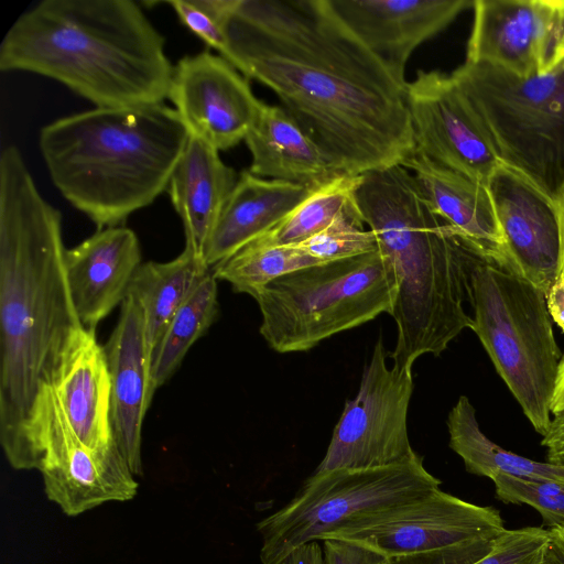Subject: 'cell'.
Segmentation results:
<instances>
[{
    "mask_svg": "<svg viewBox=\"0 0 564 564\" xmlns=\"http://www.w3.org/2000/svg\"><path fill=\"white\" fill-rule=\"evenodd\" d=\"M356 202L318 234L296 245L321 262L350 258L378 249L370 229H365Z\"/></svg>",
    "mask_w": 564,
    "mask_h": 564,
    "instance_id": "31",
    "label": "cell"
},
{
    "mask_svg": "<svg viewBox=\"0 0 564 564\" xmlns=\"http://www.w3.org/2000/svg\"><path fill=\"white\" fill-rule=\"evenodd\" d=\"M42 474L48 500L69 517L110 501H129L139 482L117 444L94 451L74 433L51 386L44 387L29 432L26 470Z\"/></svg>",
    "mask_w": 564,
    "mask_h": 564,
    "instance_id": "10",
    "label": "cell"
},
{
    "mask_svg": "<svg viewBox=\"0 0 564 564\" xmlns=\"http://www.w3.org/2000/svg\"><path fill=\"white\" fill-rule=\"evenodd\" d=\"M397 294L393 269L377 249L284 274L252 297L261 313V336L270 348L286 354L307 351L391 314Z\"/></svg>",
    "mask_w": 564,
    "mask_h": 564,
    "instance_id": "7",
    "label": "cell"
},
{
    "mask_svg": "<svg viewBox=\"0 0 564 564\" xmlns=\"http://www.w3.org/2000/svg\"><path fill=\"white\" fill-rule=\"evenodd\" d=\"M281 564H326V562L318 541H312L292 550Z\"/></svg>",
    "mask_w": 564,
    "mask_h": 564,
    "instance_id": "36",
    "label": "cell"
},
{
    "mask_svg": "<svg viewBox=\"0 0 564 564\" xmlns=\"http://www.w3.org/2000/svg\"><path fill=\"white\" fill-rule=\"evenodd\" d=\"M487 187L503 240L507 270L546 296L561 267V221L556 202L503 164L492 173Z\"/></svg>",
    "mask_w": 564,
    "mask_h": 564,
    "instance_id": "16",
    "label": "cell"
},
{
    "mask_svg": "<svg viewBox=\"0 0 564 564\" xmlns=\"http://www.w3.org/2000/svg\"><path fill=\"white\" fill-rule=\"evenodd\" d=\"M541 564H564V528L549 529V540Z\"/></svg>",
    "mask_w": 564,
    "mask_h": 564,
    "instance_id": "38",
    "label": "cell"
},
{
    "mask_svg": "<svg viewBox=\"0 0 564 564\" xmlns=\"http://www.w3.org/2000/svg\"><path fill=\"white\" fill-rule=\"evenodd\" d=\"M452 75L500 162L556 202L564 187V64L544 76L519 77L465 61Z\"/></svg>",
    "mask_w": 564,
    "mask_h": 564,
    "instance_id": "8",
    "label": "cell"
},
{
    "mask_svg": "<svg viewBox=\"0 0 564 564\" xmlns=\"http://www.w3.org/2000/svg\"><path fill=\"white\" fill-rule=\"evenodd\" d=\"M546 303L552 319L564 332V275H557L546 294Z\"/></svg>",
    "mask_w": 564,
    "mask_h": 564,
    "instance_id": "37",
    "label": "cell"
},
{
    "mask_svg": "<svg viewBox=\"0 0 564 564\" xmlns=\"http://www.w3.org/2000/svg\"><path fill=\"white\" fill-rule=\"evenodd\" d=\"M245 142L251 153L249 172L317 188L340 174L323 150L279 106L261 101Z\"/></svg>",
    "mask_w": 564,
    "mask_h": 564,
    "instance_id": "24",
    "label": "cell"
},
{
    "mask_svg": "<svg viewBox=\"0 0 564 564\" xmlns=\"http://www.w3.org/2000/svg\"><path fill=\"white\" fill-rule=\"evenodd\" d=\"M423 457L378 468L312 474L284 507L257 523L262 564H281L288 554L322 541L359 516L394 506L440 488Z\"/></svg>",
    "mask_w": 564,
    "mask_h": 564,
    "instance_id": "9",
    "label": "cell"
},
{
    "mask_svg": "<svg viewBox=\"0 0 564 564\" xmlns=\"http://www.w3.org/2000/svg\"><path fill=\"white\" fill-rule=\"evenodd\" d=\"M547 540L543 527L506 529L494 540L389 558V564H541Z\"/></svg>",
    "mask_w": 564,
    "mask_h": 564,
    "instance_id": "27",
    "label": "cell"
},
{
    "mask_svg": "<svg viewBox=\"0 0 564 564\" xmlns=\"http://www.w3.org/2000/svg\"><path fill=\"white\" fill-rule=\"evenodd\" d=\"M104 350L111 381L113 438L133 475L141 476L142 424L155 390L144 314L130 294L121 304L118 323Z\"/></svg>",
    "mask_w": 564,
    "mask_h": 564,
    "instance_id": "18",
    "label": "cell"
},
{
    "mask_svg": "<svg viewBox=\"0 0 564 564\" xmlns=\"http://www.w3.org/2000/svg\"><path fill=\"white\" fill-rule=\"evenodd\" d=\"M51 387L76 436L94 451L116 444L111 427V381L95 329L82 326L70 337Z\"/></svg>",
    "mask_w": 564,
    "mask_h": 564,
    "instance_id": "20",
    "label": "cell"
},
{
    "mask_svg": "<svg viewBox=\"0 0 564 564\" xmlns=\"http://www.w3.org/2000/svg\"><path fill=\"white\" fill-rule=\"evenodd\" d=\"M189 133L162 104L95 108L41 129L51 180L99 229L121 224L167 189Z\"/></svg>",
    "mask_w": 564,
    "mask_h": 564,
    "instance_id": "5",
    "label": "cell"
},
{
    "mask_svg": "<svg viewBox=\"0 0 564 564\" xmlns=\"http://www.w3.org/2000/svg\"><path fill=\"white\" fill-rule=\"evenodd\" d=\"M354 196L398 282L390 314L397 324L393 367L412 368L425 354L440 356L470 328L464 307L470 248L400 164L361 174Z\"/></svg>",
    "mask_w": 564,
    "mask_h": 564,
    "instance_id": "4",
    "label": "cell"
},
{
    "mask_svg": "<svg viewBox=\"0 0 564 564\" xmlns=\"http://www.w3.org/2000/svg\"><path fill=\"white\" fill-rule=\"evenodd\" d=\"M317 263L322 262L296 245H274L258 237L212 271L217 280L229 282L235 292L253 296L275 279Z\"/></svg>",
    "mask_w": 564,
    "mask_h": 564,
    "instance_id": "29",
    "label": "cell"
},
{
    "mask_svg": "<svg viewBox=\"0 0 564 564\" xmlns=\"http://www.w3.org/2000/svg\"><path fill=\"white\" fill-rule=\"evenodd\" d=\"M506 530L500 511L440 488L366 513L326 534L367 546L388 558L426 553L467 542L494 540Z\"/></svg>",
    "mask_w": 564,
    "mask_h": 564,
    "instance_id": "12",
    "label": "cell"
},
{
    "mask_svg": "<svg viewBox=\"0 0 564 564\" xmlns=\"http://www.w3.org/2000/svg\"><path fill=\"white\" fill-rule=\"evenodd\" d=\"M62 216L39 192L15 145L0 154V443L26 470L42 390L83 325L65 270Z\"/></svg>",
    "mask_w": 564,
    "mask_h": 564,
    "instance_id": "2",
    "label": "cell"
},
{
    "mask_svg": "<svg viewBox=\"0 0 564 564\" xmlns=\"http://www.w3.org/2000/svg\"><path fill=\"white\" fill-rule=\"evenodd\" d=\"M470 251V329L525 417L543 436L552 422L551 404L562 358L546 296L527 280Z\"/></svg>",
    "mask_w": 564,
    "mask_h": 564,
    "instance_id": "6",
    "label": "cell"
},
{
    "mask_svg": "<svg viewBox=\"0 0 564 564\" xmlns=\"http://www.w3.org/2000/svg\"><path fill=\"white\" fill-rule=\"evenodd\" d=\"M449 447L463 459L468 473L492 479L498 474L564 481V466L538 462L507 451L482 433L476 410L460 395L447 415Z\"/></svg>",
    "mask_w": 564,
    "mask_h": 564,
    "instance_id": "26",
    "label": "cell"
},
{
    "mask_svg": "<svg viewBox=\"0 0 564 564\" xmlns=\"http://www.w3.org/2000/svg\"><path fill=\"white\" fill-rule=\"evenodd\" d=\"M167 98L188 133L218 151L245 141L261 104L248 78L209 52L184 56L173 66Z\"/></svg>",
    "mask_w": 564,
    "mask_h": 564,
    "instance_id": "15",
    "label": "cell"
},
{
    "mask_svg": "<svg viewBox=\"0 0 564 564\" xmlns=\"http://www.w3.org/2000/svg\"><path fill=\"white\" fill-rule=\"evenodd\" d=\"M497 499L505 503L528 505L542 517L549 529L564 528V481L540 480L498 474L492 479Z\"/></svg>",
    "mask_w": 564,
    "mask_h": 564,
    "instance_id": "32",
    "label": "cell"
},
{
    "mask_svg": "<svg viewBox=\"0 0 564 564\" xmlns=\"http://www.w3.org/2000/svg\"><path fill=\"white\" fill-rule=\"evenodd\" d=\"M558 213H560V221H561V239H562V251H561V267L558 275H564V187L560 193V196L556 200Z\"/></svg>",
    "mask_w": 564,
    "mask_h": 564,
    "instance_id": "40",
    "label": "cell"
},
{
    "mask_svg": "<svg viewBox=\"0 0 564 564\" xmlns=\"http://www.w3.org/2000/svg\"><path fill=\"white\" fill-rule=\"evenodd\" d=\"M335 17L399 78L425 41L449 25L469 0H326Z\"/></svg>",
    "mask_w": 564,
    "mask_h": 564,
    "instance_id": "17",
    "label": "cell"
},
{
    "mask_svg": "<svg viewBox=\"0 0 564 564\" xmlns=\"http://www.w3.org/2000/svg\"><path fill=\"white\" fill-rule=\"evenodd\" d=\"M0 69L52 78L96 108L162 104L173 66L164 37L131 0H43L0 45Z\"/></svg>",
    "mask_w": 564,
    "mask_h": 564,
    "instance_id": "3",
    "label": "cell"
},
{
    "mask_svg": "<svg viewBox=\"0 0 564 564\" xmlns=\"http://www.w3.org/2000/svg\"><path fill=\"white\" fill-rule=\"evenodd\" d=\"M239 178L219 151L189 134L167 185L185 234V247L204 260V249Z\"/></svg>",
    "mask_w": 564,
    "mask_h": 564,
    "instance_id": "22",
    "label": "cell"
},
{
    "mask_svg": "<svg viewBox=\"0 0 564 564\" xmlns=\"http://www.w3.org/2000/svg\"><path fill=\"white\" fill-rule=\"evenodd\" d=\"M181 23L220 55L226 50V35L220 20L208 8L206 0L166 1Z\"/></svg>",
    "mask_w": 564,
    "mask_h": 564,
    "instance_id": "33",
    "label": "cell"
},
{
    "mask_svg": "<svg viewBox=\"0 0 564 564\" xmlns=\"http://www.w3.org/2000/svg\"><path fill=\"white\" fill-rule=\"evenodd\" d=\"M466 61L519 77L564 64V0H475Z\"/></svg>",
    "mask_w": 564,
    "mask_h": 564,
    "instance_id": "13",
    "label": "cell"
},
{
    "mask_svg": "<svg viewBox=\"0 0 564 564\" xmlns=\"http://www.w3.org/2000/svg\"><path fill=\"white\" fill-rule=\"evenodd\" d=\"M414 149L488 184L502 164L467 96L452 74L419 70L406 84Z\"/></svg>",
    "mask_w": 564,
    "mask_h": 564,
    "instance_id": "14",
    "label": "cell"
},
{
    "mask_svg": "<svg viewBox=\"0 0 564 564\" xmlns=\"http://www.w3.org/2000/svg\"><path fill=\"white\" fill-rule=\"evenodd\" d=\"M387 358L379 338L364 368L357 394L346 401L325 456L313 474L384 467L416 454L406 423L413 392L412 368H389Z\"/></svg>",
    "mask_w": 564,
    "mask_h": 564,
    "instance_id": "11",
    "label": "cell"
},
{
    "mask_svg": "<svg viewBox=\"0 0 564 564\" xmlns=\"http://www.w3.org/2000/svg\"><path fill=\"white\" fill-rule=\"evenodd\" d=\"M140 242L123 226L98 229L65 252L70 297L80 321L89 329L121 305L142 264Z\"/></svg>",
    "mask_w": 564,
    "mask_h": 564,
    "instance_id": "19",
    "label": "cell"
},
{
    "mask_svg": "<svg viewBox=\"0 0 564 564\" xmlns=\"http://www.w3.org/2000/svg\"><path fill=\"white\" fill-rule=\"evenodd\" d=\"M219 311L217 278L210 271L172 318L151 364L153 389L164 384Z\"/></svg>",
    "mask_w": 564,
    "mask_h": 564,
    "instance_id": "28",
    "label": "cell"
},
{
    "mask_svg": "<svg viewBox=\"0 0 564 564\" xmlns=\"http://www.w3.org/2000/svg\"><path fill=\"white\" fill-rule=\"evenodd\" d=\"M223 56L270 88L345 175L401 164L414 150L405 79L326 0H234Z\"/></svg>",
    "mask_w": 564,
    "mask_h": 564,
    "instance_id": "1",
    "label": "cell"
},
{
    "mask_svg": "<svg viewBox=\"0 0 564 564\" xmlns=\"http://www.w3.org/2000/svg\"><path fill=\"white\" fill-rule=\"evenodd\" d=\"M433 210L480 258L507 270L503 240L486 184L443 166L416 149L401 162Z\"/></svg>",
    "mask_w": 564,
    "mask_h": 564,
    "instance_id": "21",
    "label": "cell"
},
{
    "mask_svg": "<svg viewBox=\"0 0 564 564\" xmlns=\"http://www.w3.org/2000/svg\"><path fill=\"white\" fill-rule=\"evenodd\" d=\"M551 412L553 416L564 412V355H562L558 365L555 389L551 404Z\"/></svg>",
    "mask_w": 564,
    "mask_h": 564,
    "instance_id": "39",
    "label": "cell"
},
{
    "mask_svg": "<svg viewBox=\"0 0 564 564\" xmlns=\"http://www.w3.org/2000/svg\"><path fill=\"white\" fill-rule=\"evenodd\" d=\"M209 271L188 247L171 261H149L137 270L128 294L143 311L151 364L172 318Z\"/></svg>",
    "mask_w": 564,
    "mask_h": 564,
    "instance_id": "25",
    "label": "cell"
},
{
    "mask_svg": "<svg viewBox=\"0 0 564 564\" xmlns=\"http://www.w3.org/2000/svg\"><path fill=\"white\" fill-rule=\"evenodd\" d=\"M541 445L546 451L549 463L564 466V412L553 416Z\"/></svg>",
    "mask_w": 564,
    "mask_h": 564,
    "instance_id": "35",
    "label": "cell"
},
{
    "mask_svg": "<svg viewBox=\"0 0 564 564\" xmlns=\"http://www.w3.org/2000/svg\"><path fill=\"white\" fill-rule=\"evenodd\" d=\"M313 189L242 171L205 246L203 257L207 267L212 269L270 231Z\"/></svg>",
    "mask_w": 564,
    "mask_h": 564,
    "instance_id": "23",
    "label": "cell"
},
{
    "mask_svg": "<svg viewBox=\"0 0 564 564\" xmlns=\"http://www.w3.org/2000/svg\"><path fill=\"white\" fill-rule=\"evenodd\" d=\"M360 175H339L313 189L280 224L260 236L274 245H299L318 234L355 204Z\"/></svg>",
    "mask_w": 564,
    "mask_h": 564,
    "instance_id": "30",
    "label": "cell"
},
{
    "mask_svg": "<svg viewBox=\"0 0 564 564\" xmlns=\"http://www.w3.org/2000/svg\"><path fill=\"white\" fill-rule=\"evenodd\" d=\"M326 564H389V558L377 551L341 539L323 541Z\"/></svg>",
    "mask_w": 564,
    "mask_h": 564,
    "instance_id": "34",
    "label": "cell"
}]
</instances>
